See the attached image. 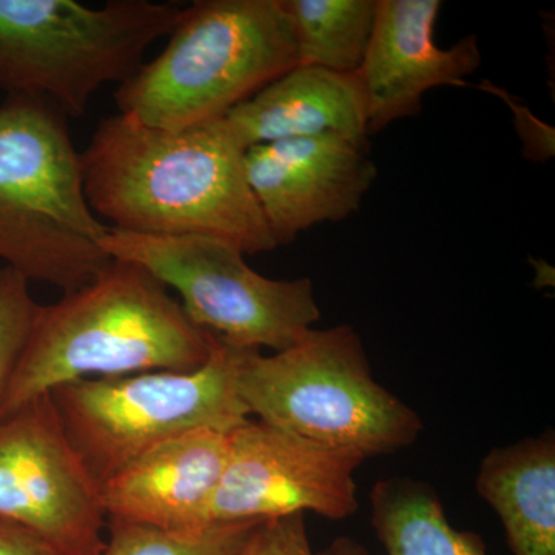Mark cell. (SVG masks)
I'll return each mask as SVG.
<instances>
[{"label":"cell","mask_w":555,"mask_h":555,"mask_svg":"<svg viewBox=\"0 0 555 555\" xmlns=\"http://www.w3.org/2000/svg\"><path fill=\"white\" fill-rule=\"evenodd\" d=\"M225 120L246 149L326 134L369 145L366 96L358 73L297 65L233 108Z\"/></svg>","instance_id":"cell-14"},{"label":"cell","mask_w":555,"mask_h":555,"mask_svg":"<svg viewBox=\"0 0 555 555\" xmlns=\"http://www.w3.org/2000/svg\"><path fill=\"white\" fill-rule=\"evenodd\" d=\"M181 7L112 0H0V90L49 102L65 118L86 115L94 94L126 82L156 40L169 36Z\"/></svg>","instance_id":"cell-6"},{"label":"cell","mask_w":555,"mask_h":555,"mask_svg":"<svg viewBox=\"0 0 555 555\" xmlns=\"http://www.w3.org/2000/svg\"><path fill=\"white\" fill-rule=\"evenodd\" d=\"M297 46L298 65L353 75L363 65L377 0H280Z\"/></svg>","instance_id":"cell-17"},{"label":"cell","mask_w":555,"mask_h":555,"mask_svg":"<svg viewBox=\"0 0 555 555\" xmlns=\"http://www.w3.org/2000/svg\"><path fill=\"white\" fill-rule=\"evenodd\" d=\"M236 387L259 422L364 459L411 447L423 430L414 409L375 382L352 326L310 328L273 356L248 349Z\"/></svg>","instance_id":"cell-5"},{"label":"cell","mask_w":555,"mask_h":555,"mask_svg":"<svg viewBox=\"0 0 555 555\" xmlns=\"http://www.w3.org/2000/svg\"><path fill=\"white\" fill-rule=\"evenodd\" d=\"M477 89L485 90L486 93L495 94L506 102L507 107L516 116V129L524 141V153L526 158L532 160H547L554 156V137L555 131L553 127L546 126L542 120L537 119L526 105L518 104L506 90L500 89L494 86L491 80H483Z\"/></svg>","instance_id":"cell-21"},{"label":"cell","mask_w":555,"mask_h":555,"mask_svg":"<svg viewBox=\"0 0 555 555\" xmlns=\"http://www.w3.org/2000/svg\"><path fill=\"white\" fill-rule=\"evenodd\" d=\"M371 505L372 528L386 555H486L480 535L449 524L437 492L425 481H378Z\"/></svg>","instance_id":"cell-16"},{"label":"cell","mask_w":555,"mask_h":555,"mask_svg":"<svg viewBox=\"0 0 555 555\" xmlns=\"http://www.w3.org/2000/svg\"><path fill=\"white\" fill-rule=\"evenodd\" d=\"M101 246L109 258L134 262L175 288L196 327L240 349L281 352L301 341L321 317L310 278L259 275L224 240L108 229Z\"/></svg>","instance_id":"cell-8"},{"label":"cell","mask_w":555,"mask_h":555,"mask_svg":"<svg viewBox=\"0 0 555 555\" xmlns=\"http://www.w3.org/2000/svg\"><path fill=\"white\" fill-rule=\"evenodd\" d=\"M259 524H215L204 528L163 529L107 520L108 540L102 555H230Z\"/></svg>","instance_id":"cell-18"},{"label":"cell","mask_w":555,"mask_h":555,"mask_svg":"<svg viewBox=\"0 0 555 555\" xmlns=\"http://www.w3.org/2000/svg\"><path fill=\"white\" fill-rule=\"evenodd\" d=\"M243 142L225 119L182 130L107 116L80 153L91 211L145 236H211L244 255L275 250L248 188Z\"/></svg>","instance_id":"cell-1"},{"label":"cell","mask_w":555,"mask_h":555,"mask_svg":"<svg viewBox=\"0 0 555 555\" xmlns=\"http://www.w3.org/2000/svg\"><path fill=\"white\" fill-rule=\"evenodd\" d=\"M0 555H61L46 540L0 518Z\"/></svg>","instance_id":"cell-22"},{"label":"cell","mask_w":555,"mask_h":555,"mask_svg":"<svg viewBox=\"0 0 555 555\" xmlns=\"http://www.w3.org/2000/svg\"><path fill=\"white\" fill-rule=\"evenodd\" d=\"M230 555H315L309 542L306 514L261 521Z\"/></svg>","instance_id":"cell-20"},{"label":"cell","mask_w":555,"mask_h":555,"mask_svg":"<svg viewBox=\"0 0 555 555\" xmlns=\"http://www.w3.org/2000/svg\"><path fill=\"white\" fill-rule=\"evenodd\" d=\"M244 170L278 247L321 222L352 217L378 175L369 145L338 134L251 145Z\"/></svg>","instance_id":"cell-11"},{"label":"cell","mask_w":555,"mask_h":555,"mask_svg":"<svg viewBox=\"0 0 555 555\" xmlns=\"http://www.w3.org/2000/svg\"><path fill=\"white\" fill-rule=\"evenodd\" d=\"M318 555H369V553L357 540L350 537H338Z\"/></svg>","instance_id":"cell-23"},{"label":"cell","mask_w":555,"mask_h":555,"mask_svg":"<svg viewBox=\"0 0 555 555\" xmlns=\"http://www.w3.org/2000/svg\"><path fill=\"white\" fill-rule=\"evenodd\" d=\"M91 211L67 118L49 102H0V259L30 283L78 291L112 258Z\"/></svg>","instance_id":"cell-3"},{"label":"cell","mask_w":555,"mask_h":555,"mask_svg":"<svg viewBox=\"0 0 555 555\" xmlns=\"http://www.w3.org/2000/svg\"><path fill=\"white\" fill-rule=\"evenodd\" d=\"M214 345L152 273L112 259L86 286L40 306L0 418L82 378L195 371Z\"/></svg>","instance_id":"cell-2"},{"label":"cell","mask_w":555,"mask_h":555,"mask_svg":"<svg viewBox=\"0 0 555 555\" xmlns=\"http://www.w3.org/2000/svg\"><path fill=\"white\" fill-rule=\"evenodd\" d=\"M0 518L61 555H102L107 545L101 486L69 443L50 393L0 418Z\"/></svg>","instance_id":"cell-9"},{"label":"cell","mask_w":555,"mask_h":555,"mask_svg":"<svg viewBox=\"0 0 555 555\" xmlns=\"http://www.w3.org/2000/svg\"><path fill=\"white\" fill-rule=\"evenodd\" d=\"M28 284L9 266L0 268V409L40 308Z\"/></svg>","instance_id":"cell-19"},{"label":"cell","mask_w":555,"mask_h":555,"mask_svg":"<svg viewBox=\"0 0 555 555\" xmlns=\"http://www.w3.org/2000/svg\"><path fill=\"white\" fill-rule=\"evenodd\" d=\"M280 0H198L181 10L166 49L116 89L120 115L164 130L225 119L297 67Z\"/></svg>","instance_id":"cell-4"},{"label":"cell","mask_w":555,"mask_h":555,"mask_svg":"<svg viewBox=\"0 0 555 555\" xmlns=\"http://www.w3.org/2000/svg\"><path fill=\"white\" fill-rule=\"evenodd\" d=\"M229 454V434L195 429L150 449L101 485L107 520L204 528Z\"/></svg>","instance_id":"cell-13"},{"label":"cell","mask_w":555,"mask_h":555,"mask_svg":"<svg viewBox=\"0 0 555 555\" xmlns=\"http://www.w3.org/2000/svg\"><path fill=\"white\" fill-rule=\"evenodd\" d=\"M514 555H555V437L546 430L492 449L476 478Z\"/></svg>","instance_id":"cell-15"},{"label":"cell","mask_w":555,"mask_h":555,"mask_svg":"<svg viewBox=\"0 0 555 555\" xmlns=\"http://www.w3.org/2000/svg\"><path fill=\"white\" fill-rule=\"evenodd\" d=\"M440 0H377V16L363 65L358 69L367 104V133L415 118L427 91L465 86L481 64L476 35L451 49L434 39Z\"/></svg>","instance_id":"cell-12"},{"label":"cell","mask_w":555,"mask_h":555,"mask_svg":"<svg viewBox=\"0 0 555 555\" xmlns=\"http://www.w3.org/2000/svg\"><path fill=\"white\" fill-rule=\"evenodd\" d=\"M364 460L248 418L229 433L210 524H261L308 511L328 520L353 516L356 473Z\"/></svg>","instance_id":"cell-10"},{"label":"cell","mask_w":555,"mask_h":555,"mask_svg":"<svg viewBox=\"0 0 555 555\" xmlns=\"http://www.w3.org/2000/svg\"><path fill=\"white\" fill-rule=\"evenodd\" d=\"M247 350L215 337L210 357L195 371L82 378L50 396L69 443L101 486L170 438L244 425L250 414L236 378Z\"/></svg>","instance_id":"cell-7"}]
</instances>
